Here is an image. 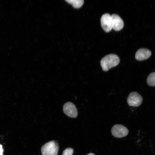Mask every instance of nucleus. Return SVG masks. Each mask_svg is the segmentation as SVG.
I'll return each mask as SVG.
<instances>
[{
  "label": "nucleus",
  "mask_w": 155,
  "mask_h": 155,
  "mask_svg": "<svg viewBox=\"0 0 155 155\" xmlns=\"http://www.w3.org/2000/svg\"><path fill=\"white\" fill-rule=\"evenodd\" d=\"M86 155H95V154H94L93 153H89L88 154H87Z\"/></svg>",
  "instance_id": "13"
},
{
  "label": "nucleus",
  "mask_w": 155,
  "mask_h": 155,
  "mask_svg": "<svg viewBox=\"0 0 155 155\" xmlns=\"http://www.w3.org/2000/svg\"><path fill=\"white\" fill-rule=\"evenodd\" d=\"M59 149L58 143L54 140L48 142L41 147L42 155H57Z\"/></svg>",
  "instance_id": "2"
},
{
  "label": "nucleus",
  "mask_w": 155,
  "mask_h": 155,
  "mask_svg": "<svg viewBox=\"0 0 155 155\" xmlns=\"http://www.w3.org/2000/svg\"><path fill=\"white\" fill-rule=\"evenodd\" d=\"M102 27L105 31L108 32L112 29L111 16L106 13L103 15L100 19Z\"/></svg>",
  "instance_id": "6"
},
{
  "label": "nucleus",
  "mask_w": 155,
  "mask_h": 155,
  "mask_svg": "<svg viewBox=\"0 0 155 155\" xmlns=\"http://www.w3.org/2000/svg\"><path fill=\"white\" fill-rule=\"evenodd\" d=\"M143 98L142 96L137 92L130 93L127 100V102L130 106L137 107L142 103Z\"/></svg>",
  "instance_id": "4"
},
{
  "label": "nucleus",
  "mask_w": 155,
  "mask_h": 155,
  "mask_svg": "<svg viewBox=\"0 0 155 155\" xmlns=\"http://www.w3.org/2000/svg\"><path fill=\"white\" fill-rule=\"evenodd\" d=\"M120 59L117 55L111 54L105 56L101 59L100 65L103 70L107 71L118 65Z\"/></svg>",
  "instance_id": "1"
},
{
  "label": "nucleus",
  "mask_w": 155,
  "mask_h": 155,
  "mask_svg": "<svg viewBox=\"0 0 155 155\" xmlns=\"http://www.w3.org/2000/svg\"><path fill=\"white\" fill-rule=\"evenodd\" d=\"M64 113L71 118H76L78 114L77 109L75 105L72 103L68 102L65 103L63 107Z\"/></svg>",
  "instance_id": "5"
},
{
  "label": "nucleus",
  "mask_w": 155,
  "mask_h": 155,
  "mask_svg": "<svg viewBox=\"0 0 155 155\" xmlns=\"http://www.w3.org/2000/svg\"><path fill=\"white\" fill-rule=\"evenodd\" d=\"M67 2L71 4L74 8H78L80 7L83 5V0H66Z\"/></svg>",
  "instance_id": "9"
},
{
  "label": "nucleus",
  "mask_w": 155,
  "mask_h": 155,
  "mask_svg": "<svg viewBox=\"0 0 155 155\" xmlns=\"http://www.w3.org/2000/svg\"><path fill=\"white\" fill-rule=\"evenodd\" d=\"M3 149L2 145L0 144V155H3Z\"/></svg>",
  "instance_id": "12"
},
{
  "label": "nucleus",
  "mask_w": 155,
  "mask_h": 155,
  "mask_svg": "<svg viewBox=\"0 0 155 155\" xmlns=\"http://www.w3.org/2000/svg\"><path fill=\"white\" fill-rule=\"evenodd\" d=\"M112 28L115 31H119L124 26L123 20L118 15L113 14L111 16Z\"/></svg>",
  "instance_id": "7"
},
{
  "label": "nucleus",
  "mask_w": 155,
  "mask_h": 155,
  "mask_svg": "<svg viewBox=\"0 0 155 155\" xmlns=\"http://www.w3.org/2000/svg\"><path fill=\"white\" fill-rule=\"evenodd\" d=\"M112 134L117 138L124 137L127 135L129 132L128 129L125 126L120 124H116L111 129Z\"/></svg>",
  "instance_id": "3"
},
{
  "label": "nucleus",
  "mask_w": 155,
  "mask_h": 155,
  "mask_svg": "<svg viewBox=\"0 0 155 155\" xmlns=\"http://www.w3.org/2000/svg\"><path fill=\"white\" fill-rule=\"evenodd\" d=\"M73 152V149L71 148H68L64 150L63 152V155H72Z\"/></svg>",
  "instance_id": "11"
},
{
  "label": "nucleus",
  "mask_w": 155,
  "mask_h": 155,
  "mask_svg": "<svg viewBox=\"0 0 155 155\" xmlns=\"http://www.w3.org/2000/svg\"><path fill=\"white\" fill-rule=\"evenodd\" d=\"M147 82L149 86H155V72H152L148 75Z\"/></svg>",
  "instance_id": "10"
},
{
  "label": "nucleus",
  "mask_w": 155,
  "mask_h": 155,
  "mask_svg": "<svg viewBox=\"0 0 155 155\" xmlns=\"http://www.w3.org/2000/svg\"><path fill=\"white\" fill-rule=\"evenodd\" d=\"M151 52L149 50L145 48L138 49L135 54V58L137 60L143 61L148 59L151 55Z\"/></svg>",
  "instance_id": "8"
}]
</instances>
